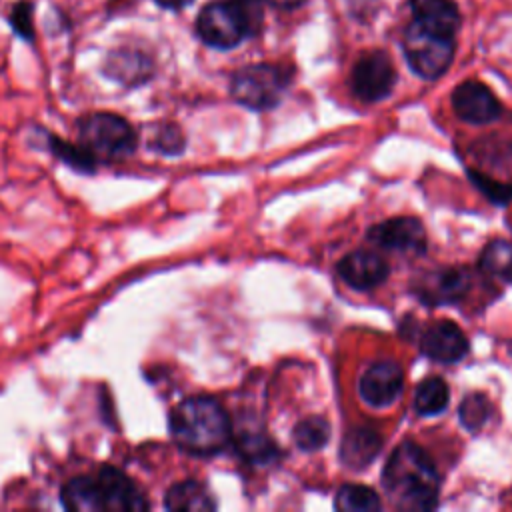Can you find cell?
<instances>
[{"label":"cell","instance_id":"cell-16","mask_svg":"<svg viewBox=\"0 0 512 512\" xmlns=\"http://www.w3.org/2000/svg\"><path fill=\"white\" fill-rule=\"evenodd\" d=\"M164 506L168 510L208 512V510L216 508V500L202 482L182 480L168 488V492L164 496Z\"/></svg>","mask_w":512,"mask_h":512},{"label":"cell","instance_id":"cell-13","mask_svg":"<svg viewBox=\"0 0 512 512\" xmlns=\"http://www.w3.org/2000/svg\"><path fill=\"white\" fill-rule=\"evenodd\" d=\"M338 274L348 286L356 290H370L388 278V264L374 252L356 250L338 262Z\"/></svg>","mask_w":512,"mask_h":512},{"label":"cell","instance_id":"cell-17","mask_svg":"<svg viewBox=\"0 0 512 512\" xmlns=\"http://www.w3.org/2000/svg\"><path fill=\"white\" fill-rule=\"evenodd\" d=\"M380 446H382V438L374 430L356 428L344 436L340 456L344 464L358 470V468H366L376 458V454L380 452Z\"/></svg>","mask_w":512,"mask_h":512},{"label":"cell","instance_id":"cell-12","mask_svg":"<svg viewBox=\"0 0 512 512\" xmlns=\"http://www.w3.org/2000/svg\"><path fill=\"white\" fill-rule=\"evenodd\" d=\"M422 352L444 364H452L462 360L468 354V338L462 328L450 320H438L422 336Z\"/></svg>","mask_w":512,"mask_h":512},{"label":"cell","instance_id":"cell-27","mask_svg":"<svg viewBox=\"0 0 512 512\" xmlns=\"http://www.w3.org/2000/svg\"><path fill=\"white\" fill-rule=\"evenodd\" d=\"M266 2H270V4H274L278 8H294V6L302 4L304 0H266Z\"/></svg>","mask_w":512,"mask_h":512},{"label":"cell","instance_id":"cell-21","mask_svg":"<svg viewBox=\"0 0 512 512\" xmlns=\"http://www.w3.org/2000/svg\"><path fill=\"white\" fill-rule=\"evenodd\" d=\"M328 436H330V424L322 416L304 418L302 422L296 424L292 434L296 446L304 452L322 448L328 442Z\"/></svg>","mask_w":512,"mask_h":512},{"label":"cell","instance_id":"cell-9","mask_svg":"<svg viewBox=\"0 0 512 512\" xmlns=\"http://www.w3.org/2000/svg\"><path fill=\"white\" fill-rule=\"evenodd\" d=\"M368 240L386 250L402 254H422L426 250V232L420 220L398 216L370 228Z\"/></svg>","mask_w":512,"mask_h":512},{"label":"cell","instance_id":"cell-4","mask_svg":"<svg viewBox=\"0 0 512 512\" xmlns=\"http://www.w3.org/2000/svg\"><path fill=\"white\" fill-rule=\"evenodd\" d=\"M260 8L254 0H218L202 8L196 20L204 44L220 50L238 46L260 28Z\"/></svg>","mask_w":512,"mask_h":512},{"label":"cell","instance_id":"cell-7","mask_svg":"<svg viewBox=\"0 0 512 512\" xmlns=\"http://www.w3.org/2000/svg\"><path fill=\"white\" fill-rule=\"evenodd\" d=\"M404 56L410 68L426 78L434 80L446 72L454 56V40L448 36L434 34L412 20L402 40Z\"/></svg>","mask_w":512,"mask_h":512},{"label":"cell","instance_id":"cell-19","mask_svg":"<svg viewBox=\"0 0 512 512\" xmlns=\"http://www.w3.org/2000/svg\"><path fill=\"white\" fill-rule=\"evenodd\" d=\"M480 268L492 278L512 282V242L492 240L480 254Z\"/></svg>","mask_w":512,"mask_h":512},{"label":"cell","instance_id":"cell-24","mask_svg":"<svg viewBox=\"0 0 512 512\" xmlns=\"http://www.w3.org/2000/svg\"><path fill=\"white\" fill-rule=\"evenodd\" d=\"M154 148L166 156H176L184 150V136L180 132L178 126H164L158 130L156 138H154Z\"/></svg>","mask_w":512,"mask_h":512},{"label":"cell","instance_id":"cell-22","mask_svg":"<svg viewBox=\"0 0 512 512\" xmlns=\"http://www.w3.org/2000/svg\"><path fill=\"white\" fill-rule=\"evenodd\" d=\"M50 138V148H52V152L62 160V162H66L68 166H72L74 170H78V172H86V174H90V172H94L96 170V156L88 150V148H84L82 144H72V142H64V140H60V138H56V136H48Z\"/></svg>","mask_w":512,"mask_h":512},{"label":"cell","instance_id":"cell-26","mask_svg":"<svg viewBox=\"0 0 512 512\" xmlns=\"http://www.w3.org/2000/svg\"><path fill=\"white\" fill-rule=\"evenodd\" d=\"M192 0H156V4L164 6V8H170V10H180L184 6H188Z\"/></svg>","mask_w":512,"mask_h":512},{"label":"cell","instance_id":"cell-3","mask_svg":"<svg viewBox=\"0 0 512 512\" xmlns=\"http://www.w3.org/2000/svg\"><path fill=\"white\" fill-rule=\"evenodd\" d=\"M170 434L180 450L192 456H212L230 442L232 426L214 398L192 396L172 410Z\"/></svg>","mask_w":512,"mask_h":512},{"label":"cell","instance_id":"cell-20","mask_svg":"<svg viewBox=\"0 0 512 512\" xmlns=\"http://www.w3.org/2000/svg\"><path fill=\"white\" fill-rule=\"evenodd\" d=\"M336 508L344 512H374L380 508V498L364 484H344L336 494Z\"/></svg>","mask_w":512,"mask_h":512},{"label":"cell","instance_id":"cell-6","mask_svg":"<svg viewBox=\"0 0 512 512\" xmlns=\"http://www.w3.org/2000/svg\"><path fill=\"white\" fill-rule=\"evenodd\" d=\"M288 74L274 64H250L240 68L230 82L236 102L250 110L274 108L288 86Z\"/></svg>","mask_w":512,"mask_h":512},{"label":"cell","instance_id":"cell-23","mask_svg":"<svg viewBox=\"0 0 512 512\" xmlns=\"http://www.w3.org/2000/svg\"><path fill=\"white\" fill-rule=\"evenodd\" d=\"M490 414V404L484 394H468L460 404V420L468 430H480Z\"/></svg>","mask_w":512,"mask_h":512},{"label":"cell","instance_id":"cell-1","mask_svg":"<svg viewBox=\"0 0 512 512\" xmlns=\"http://www.w3.org/2000/svg\"><path fill=\"white\" fill-rule=\"evenodd\" d=\"M382 484L400 510H430L438 502L440 478L430 456L414 442H402L388 458Z\"/></svg>","mask_w":512,"mask_h":512},{"label":"cell","instance_id":"cell-18","mask_svg":"<svg viewBox=\"0 0 512 512\" xmlns=\"http://www.w3.org/2000/svg\"><path fill=\"white\" fill-rule=\"evenodd\" d=\"M448 400H450V390L446 382L442 378L430 376L418 384L416 396H414V408L422 416H434L448 406Z\"/></svg>","mask_w":512,"mask_h":512},{"label":"cell","instance_id":"cell-14","mask_svg":"<svg viewBox=\"0 0 512 512\" xmlns=\"http://www.w3.org/2000/svg\"><path fill=\"white\" fill-rule=\"evenodd\" d=\"M414 22L422 28L454 38L460 26V12L452 0H410Z\"/></svg>","mask_w":512,"mask_h":512},{"label":"cell","instance_id":"cell-25","mask_svg":"<svg viewBox=\"0 0 512 512\" xmlns=\"http://www.w3.org/2000/svg\"><path fill=\"white\" fill-rule=\"evenodd\" d=\"M12 24H14L16 32H20L22 36H30V10H28V6L22 4L14 10Z\"/></svg>","mask_w":512,"mask_h":512},{"label":"cell","instance_id":"cell-10","mask_svg":"<svg viewBox=\"0 0 512 512\" xmlns=\"http://www.w3.org/2000/svg\"><path fill=\"white\" fill-rule=\"evenodd\" d=\"M402 388H404L402 368L390 360H382L366 368L358 384L360 398L374 408L390 406L400 396Z\"/></svg>","mask_w":512,"mask_h":512},{"label":"cell","instance_id":"cell-8","mask_svg":"<svg viewBox=\"0 0 512 512\" xmlns=\"http://www.w3.org/2000/svg\"><path fill=\"white\" fill-rule=\"evenodd\" d=\"M396 82V70L386 52H368L358 58L352 70V90L360 100L376 102L386 98Z\"/></svg>","mask_w":512,"mask_h":512},{"label":"cell","instance_id":"cell-5","mask_svg":"<svg viewBox=\"0 0 512 512\" xmlns=\"http://www.w3.org/2000/svg\"><path fill=\"white\" fill-rule=\"evenodd\" d=\"M78 138L96 160L98 158H126L138 146L136 130L130 122L112 112H94L78 120Z\"/></svg>","mask_w":512,"mask_h":512},{"label":"cell","instance_id":"cell-2","mask_svg":"<svg viewBox=\"0 0 512 512\" xmlns=\"http://www.w3.org/2000/svg\"><path fill=\"white\" fill-rule=\"evenodd\" d=\"M60 500L74 512H142L150 506L144 492L112 466L70 478L60 490Z\"/></svg>","mask_w":512,"mask_h":512},{"label":"cell","instance_id":"cell-11","mask_svg":"<svg viewBox=\"0 0 512 512\" xmlns=\"http://www.w3.org/2000/svg\"><path fill=\"white\" fill-rule=\"evenodd\" d=\"M454 112L470 124H488L502 112L500 102L488 86L478 80H466L452 92Z\"/></svg>","mask_w":512,"mask_h":512},{"label":"cell","instance_id":"cell-15","mask_svg":"<svg viewBox=\"0 0 512 512\" xmlns=\"http://www.w3.org/2000/svg\"><path fill=\"white\" fill-rule=\"evenodd\" d=\"M470 288V274L464 268H444L424 280L420 296L432 304L458 302Z\"/></svg>","mask_w":512,"mask_h":512}]
</instances>
